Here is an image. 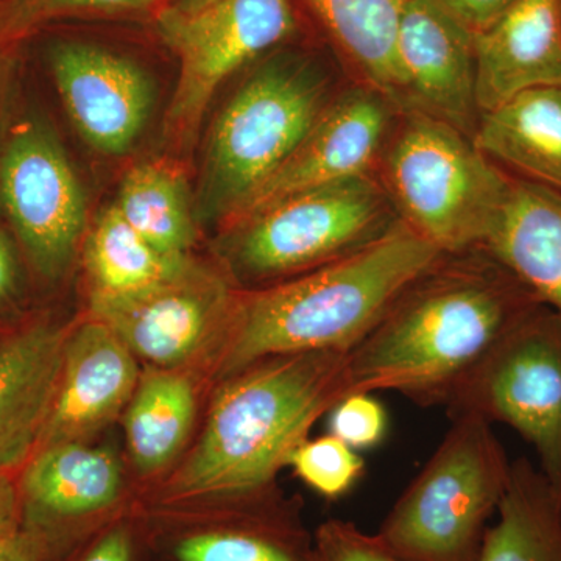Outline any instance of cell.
<instances>
[{"mask_svg": "<svg viewBox=\"0 0 561 561\" xmlns=\"http://www.w3.org/2000/svg\"><path fill=\"white\" fill-rule=\"evenodd\" d=\"M443 253L404 221L378 241L236 301L219 375L267 357L353 350Z\"/></svg>", "mask_w": 561, "mask_h": 561, "instance_id": "cell-3", "label": "cell"}, {"mask_svg": "<svg viewBox=\"0 0 561 561\" xmlns=\"http://www.w3.org/2000/svg\"><path fill=\"white\" fill-rule=\"evenodd\" d=\"M446 408L518 432L561 496V320L551 309L542 306L522 321Z\"/></svg>", "mask_w": 561, "mask_h": 561, "instance_id": "cell-9", "label": "cell"}, {"mask_svg": "<svg viewBox=\"0 0 561 561\" xmlns=\"http://www.w3.org/2000/svg\"><path fill=\"white\" fill-rule=\"evenodd\" d=\"M20 490L9 476L0 474V537L21 529Z\"/></svg>", "mask_w": 561, "mask_h": 561, "instance_id": "cell-34", "label": "cell"}, {"mask_svg": "<svg viewBox=\"0 0 561 561\" xmlns=\"http://www.w3.org/2000/svg\"><path fill=\"white\" fill-rule=\"evenodd\" d=\"M476 35L485 31L515 0H435Z\"/></svg>", "mask_w": 561, "mask_h": 561, "instance_id": "cell-32", "label": "cell"}, {"mask_svg": "<svg viewBox=\"0 0 561 561\" xmlns=\"http://www.w3.org/2000/svg\"><path fill=\"white\" fill-rule=\"evenodd\" d=\"M472 142L515 179L561 194V87L531 88L481 113Z\"/></svg>", "mask_w": 561, "mask_h": 561, "instance_id": "cell-21", "label": "cell"}, {"mask_svg": "<svg viewBox=\"0 0 561 561\" xmlns=\"http://www.w3.org/2000/svg\"><path fill=\"white\" fill-rule=\"evenodd\" d=\"M316 561H404L356 524L331 519L317 529Z\"/></svg>", "mask_w": 561, "mask_h": 561, "instance_id": "cell-30", "label": "cell"}, {"mask_svg": "<svg viewBox=\"0 0 561 561\" xmlns=\"http://www.w3.org/2000/svg\"><path fill=\"white\" fill-rule=\"evenodd\" d=\"M330 102L324 73L297 55H276L254 70L214 124L208 209L228 219L294 153Z\"/></svg>", "mask_w": 561, "mask_h": 561, "instance_id": "cell-6", "label": "cell"}, {"mask_svg": "<svg viewBox=\"0 0 561 561\" xmlns=\"http://www.w3.org/2000/svg\"><path fill=\"white\" fill-rule=\"evenodd\" d=\"M0 203L46 278H60L83 234L87 203L81 184L54 133L21 125L0 151Z\"/></svg>", "mask_w": 561, "mask_h": 561, "instance_id": "cell-10", "label": "cell"}, {"mask_svg": "<svg viewBox=\"0 0 561 561\" xmlns=\"http://www.w3.org/2000/svg\"><path fill=\"white\" fill-rule=\"evenodd\" d=\"M511 467L489 421L456 413L376 537L404 561L478 560Z\"/></svg>", "mask_w": 561, "mask_h": 561, "instance_id": "cell-4", "label": "cell"}, {"mask_svg": "<svg viewBox=\"0 0 561 561\" xmlns=\"http://www.w3.org/2000/svg\"><path fill=\"white\" fill-rule=\"evenodd\" d=\"M561 320V194L513 176L482 249Z\"/></svg>", "mask_w": 561, "mask_h": 561, "instance_id": "cell-20", "label": "cell"}, {"mask_svg": "<svg viewBox=\"0 0 561 561\" xmlns=\"http://www.w3.org/2000/svg\"><path fill=\"white\" fill-rule=\"evenodd\" d=\"M225 280L192 264L180 275L125 294H91L95 320L110 328L135 356L176 367L197 353L221 321L230 320Z\"/></svg>", "mask_w": 561, "mask_h": 561, "instance_id": "cell-11", "label": "cell"}, {"mask_svg": "<svg viewBox=\"0 0 561 561\" xmlns=\"http://www.w3.org/2000/svg\"><path fill=\"white\" fill-rule=\"evenodd\" d=\"M153 11L151 0H0V43L25 38L69 16H116Z\"/></svg>", "mask_w": 561, "mask_h": 561, "instance_id": "cell-27", "label": "cell"}, {"mask_svg": "<svg viewBox=\"0 0 561 561\" xmlns=\"http://www.w3.org/2000/svg\"><path fill=\"white\" fill-rule=\"evenodd\" d=\"M481 113L519 92L561 87V0H515L474 35Z\"/></svg>", "mask_w": 561, "mask_h": 561, "instance_id": "cell-17", "label": "cell"}, {"mask_svg": "<svg viewBox=\"0 0 561 561\" xmlns=\"http://www.w3.org/2000/svg\"><path fill=\"white\" fill-rule=\"evenodd\" d=\"M387 426L386 409L373 393L350 394L331 411V434L356 451L378 446L386 437Z\"/></svg>", "mask_w": 561, "mask_h": 561, "instance_id": "cell-29", "label": "cell"}, {"mask_svg": "<svg viewBox=\"0 0 561 561\" xmlns=\"http://www.w3.org/2000/svg\"><path fill=\"white\" fill-rule=\"evenodd\" d=\"M73 561H142V537L128 519H116L83 546Z\"/></svg>", "mask_w": 561, "mask_h": 561, "instance_id": "cell-31", "label": "cell"}, {"mask_svg": "<svg viewBox=\"0 0 561 561\" xmlns=\"http://www.w3.org/2000/svg\"><path fill=\"white\" fill-rule=\"evenodd\" d=\"M138 382L135 354L102 321L81 324L66 342L60 386L39 446L83 442L116 419Z\"/></svg>", "mask_w": 561, "mask_h": 561, "instance_id": "cell-16", "label": "cell"}, {"mask_svg": "<svg viewBox=\"0 0 561 561\" xmlns=\"http://www.w3.org/2000/svg\"><path fill=\"white\" fill-rule=\"evenodd\" d=\"M194 264L186 256H171L150 245L133 230L114 206L95 221L84 245V265L91 294H125L171 279Z\"/></svg>", "mask_w": 561, "mask_h": 561, "instance_id": "cell-26", "label": "cell"}, {"mask_svg": "<svg viewBox=\"0 0 561 561\" xmlns=\"http://www.w3.org/2000/svg\"><path fill=\"white\" fill-rule=\"evenodd\" d=\"M289 465L306 485L328 500L348 493L365 472V461L356 449L332 434L302 442Z\"/></svg>", "mask_w": 561, "mask_h": 561, "instance_id": "cell-28", "label": "cell"}, {"mask_svg": "<svg viewBox=\"0 0 561 561\" xmlns=\"http://www.w3.org/2000/svg\"><path fill=\"white\" fill-rule=\"evenodd\" d=\"M371 88L402 101L398 38L411 0H306Z\"/></svg>", "mask_w": 561, "mask_h": 561, "instance_id": "cell-23", "label": "cell"}, {"mask_svg": "<svg viewBox=\"0 0 561 561\" xmlns=\"http://www.w3.org/2000/svg\"><path fill=\"white\" fill-rule=\"evenodd\" d=\"M195 394L192 383L168 371L147 373L125 415V434L136 467L151 472L180 451L192 427Z\"/></svg>", "mask_w": 561, "mask_h": 561, "instance_id": "cell-24", "label": "cell"}, {"mask_svg": "<svg viewBox=\"0 0 561 561\" xmlns=\"http://www.w3.org/2000/svg\"><path fill=\"white\" fill-rule=\"evenodd\" d=\"M393 206L370 173L291 195L232 225V264L257 283L295 278L378 241L401 220Z\"/></svg>", "mask_w": 561, "mask_h": 561, "instance_id": "cell-7", "label": "cell"}, {"mask_svg": "<svg viewBox=\"0 0 561 561\" xmlns=\"http://www.w3.org/2000/svg\"><path fill=\"white\" fill-rule=\"evenodd\" d=\"M153 14L180 65L168 113L173 136L194 131L220 84L295 31L291 0H171Z\"/></svg>", "mask_w": 561, "mask_h": 561, "instance_id": "cell-8", "label": "cell"}, {"mask_svg": "<svg viewBox=\"0 0 561 561\" xmlns=\"http://www.w3.org/2000/svg\"><path fill=\"white\" fill-rule=\"evenodd\" d=\"M476 561H561V496L529 460L513 461Z\"/></svg>", "mask_w": 561, "mask_h": 561, "instance_id": "cell-22", "label": "cell"}, {"mask_svg": "<svg viewBox=\"0 0 561 561\" xmlns=\"http://www.w3.org/2000/svg\"><path fill=\"white\" fill-rule=\"evenodd\" d=\"M68 337L66 328L38 323L0 345V474L18 470L38 449Z\"/></svg>", "mask_w": 561, "mask_h": 561, "instance_id": "cell-18", "label": "cell"}, {"mask_svg": "<svg viewBox=\"0 0 561 561\" xmlns=\"http://www.w3.org/2000/svg\"><path fill=\"white\" fill-rule=\"evenodd\" d=\"M398 61L402 101L472 139L481 117L474 35L435 0H411L402 16Z\"/></svg>", "mask_w": 561, "mask_h": 561, "instance_id": "cell-15", "label": "cell"}, {"mask_svg": "<svg viewBox=\"0 0 561 561\" xmlns=\"http://www.w3.org/2000/svg\"><path fill=\"white\" fill-rule=\"evenodd\" d=\"M16 289V264L5 236L0 231V305L10 300Z\"/></svg>", "mask_w": 561, "mask_h": 561, "instance_id": "cell-35", "label": "cell"}, {"mask_svg": "<svg viewBox=\"0 0 561 561\" xmlns=\"http://www.w3.org/2000/svg\"><path fill=\"white\" fill-rule=\"evenodd\" d=\"M541 301L481 249L443 254L346 356L348 397L397 391L448 405L461 383Z\"/></svg>", "mask_w": 561, "mask_h": 561, "instance_id": "cell-1", "label": "cell"}, {"mask_svg": "<svg viewBox=\"0 0 561 561\" xmlns=\"http://www.w3.org/2000/svg\"><path fill=\"white\" fill-rule=\"evenodd\" d=\"M0 561H50L49 549L38 535L21 527L0 537Z\"/></svg>", "mask_w": 561, "mask_h": 561, "instance_id": "cell-33", "label": "cell"}, {"mask_svg": "<svg viewBox=\"0 0 561 561\" xmlns=\"http://www.w3.org/2000/svg\"><path fill=\"white\" fill-rule=\"evenodd\" d=\"M151 2H153V13H154V11L160 9V7L165 5V3L171 2V0H151Z\"/></svg>", "mask_w": 561, "mask_h": 561, "instance_id": "cell-36", "label": "cell"}, {"mask_svg": "<svg viewBox=\"0 0 561 561\" xmlns=\"http://www.w3.org/2000/svg\"><path fill=\"white\" fill-rule=\"evenodd\" d=\"M271 489L236 500L213 522H180L158 542L164 561H316V546L297 516L268 500Z\"/></svg>", "mask_w": 561, "mask_h": 561, "instance_id": "cell-19", "label": "cell"}, {"mask_svg": "<svg viewBox=\"0 0 561 561\" xmlns=\"http://www.w3.org/2000/svg\"><path fill=\"white\" fill-rule=\"evenodd\" d=\"M470 136L412 113L391 144L386 190L400 219L443 254L482 249L511 192Z\"/></svg>", "mask_w": 561, "mask_h": 561, "instance_id": "cell-5", "label": "cell"}, {"mask_svg": "<svg viewBox=\"0 0 561 561\" xmlns=\"http://www.w3.org/2000/svg\"><path fill=\"white\" fill-rule=\"evenodd\" d=\"M390 103L375 88L331 101L294 153L227 220L236 225L291 195L367 175L389 130Z\"/></svg>", "mask_w": 561, "mask_h": 561, "instance_id": "cell-13", "label": "cell"}, {"mask_svg": "<svg viewBox=\"0 0 561 561\" xmlns=\"http://www.w3.org/2000/svg\"><path fill=\"white\" fill-rule=\"evenodd\" d=\"M113 206L161 253L186 256L195 241L186 183L180 172L161 162L133 168L122 181Z\"/></svg>", "mask_w": 561, "mask_h": 561, "instance_id": "cell-25", "label": "cell"}, {"mask_svg": "<svg viewBox=\"0 0 561 561\" xmlns=\"http://www.w3.org/2000/svg\"><path fill=\"white\" fill-rule=\"evenodd\" d=\"M18 490L22 529L38 535L54 561L113 518L124 481L113 453L84 442H60L36 449Z\"/></svg>", "mask_w": 561, "mask_h": 561, "instance_id": "cell-12", "label": "cell"}, {"mask_svg": "<svg viewBox=\"0 0 561 561\" xmlns=\"http://www.w3.org/2000/svg\"><path fill=\"white\" fill-rule=\"evenodd\" d=\"M343 351L267 357L228 378L162 505L219 504L272 489L313 424L348 397Z\"/></svg>", "mask_w": 561, "mask_h": 561, "instance_id": "cell-2", "label": "cell"}, {"mask_svg": "<svg viewBox=\"0 0 561 561\" xmlns=\"http://www.w3.org/2000/svg\"><path fill=\"white\" fill-rule=\"evenodd\" d=\"M49 62L62 105L81 138L105 154L130 150L153 106V84L146 70L79 41L55 44Z\"/></svg>", "mask_w": 561, "mask_h": 561, "instance_id": "cell-14", "label": "cell"}]
</instances>
